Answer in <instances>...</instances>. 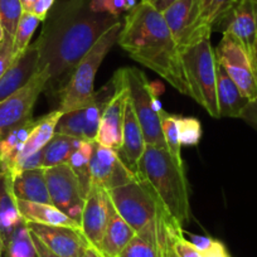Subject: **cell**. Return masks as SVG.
Masks as SVG:
<instances>
[{"instance_id": "1", "label": "cell", "mask_w": 257, "mask_h": 257, "mask_svg": "<svg viewBox=\"0 0 257 257\" xmlns=\"http://www.w3.org/2000/svg\"><path fill=\"white\" fill-rule=\"evenodd\" d=\"M90 3L91 0H61L48 13L36 41L38 71H48V86L57 92L93 44L120 22L117 17L92 12Z\"/></svg>"}, {"instance_id": "2", "label": "cell", "mask_w": 257, "mask_h": 257, "mask_svg": "<svg viewBox=\"0 0 257 257\" xmlns=\"http://www.w3.org/2000/svg\"><path fill=\"white\" fill-rule=\"evenodd\" d=\"M117 43L134 61L159 75L183 95L190 96L182 56L162 12L140 2L127 12Z\"/></svg>"}, {"instance_id": "3", "label": "cell", "mask_w": 257, "mask_h": 257, "mask_svg": "<svg viewBox=\"0 0 257 257\" xmlns=\"http://www.w3.org/2000/svg\"><path fill=\"white\" fill-rule=\"evenodd\" d=\"M108 196L117 213L137 234L155 242L160 248L174 234L183 232L182 224L168 213L154 189L139 175L127 184L108 190Z\"/></svg>"}, {"instance_id": "4", "label": "cell", "mask_w": 257, "mask_h": 257, "mask_svg": "<svg viewBox=\"0 0 257 257\" xmlns=\"http://www.w3.org/2000/svg\"><path fill=\"white\" fill-rule=\"evenodd\" d=\"M138 175L149 183L178 223L183 226L189 221V185L184 165L178 164L167 149L147 145L138 164Z\"/></svg>"}, {"instance_id": "5", "label": "cell", "mask_w": 257, "mask_h": 257, "mask_svg": "<svg viewBox=\"0 0 257 257\" xmlns=\"http://www.w3.org/2000/svg\"><path fill=\"white\" fill-rule=\"evenodd\" d=\"M121 28V22L111 27L78 62L70 80L57 92L59 96V105L57 110L63 113L77 110L92 100L96 92L93 87L96 72L105 59L106 54L117 43Z\"/></svg>"}, {"instance_id": "6", "label": "cell", "mask_w": 257, "mask_h": 257, "mask_svg": "<svg viewBox=\"0 0 257 257\" xmlns=\"http://www.w3.org/2000/svg\"><path fill=\"white\" fill-rule=\"evenodd\" d=\"M189 93L213 118L219 117L217 102V59L211 38L180 51Z\"/></svg>"}, {"instance_id": "7", "label": "cell", "mask_w": 257, "mask_h": 257, "mask_svg": "<svg viewBox=\"0 0 257 257\" xmlns=\"http://www.w3.org/2000/svg\"><path fill=\"white\" fill-rule=\"evenodd\" d=\"M120 71L127 87L128 100L143 128L145 144L167 149L159 116L162 106L158 102L155 91L147 75L135 67L120 68Z\"/></svg>"}, {"instance_id": "8", "label": "cell", "mask_w": 257, "mask_h": 257, "mask_svg": "<svg viewBox=\"0 0 257 257\" xmlns=\"http://www.w3.org/2000/svg\"><path fill=\"white\" fill-rule=\"evenodd\" d=\"M163 17L180 51L211 38L212 28L202 21L201 0H177Z\"/></svg>"}, {"instance_id": "9", "label": "cell", "mask_w": 257, "mask_h": 257, "mask_svg": "<svg viewBox=\"0 0 257 257\" xmlns=\"http://www.w3.org/2000/svg\"><path fill=\"white\" fill-rule=\"evenodd\" d=\"M115 86L112 80L103 86L100 91H96L95 96L87 105L77 110L64 112L56 126V133L70 135L80 140L96 142L101 116L106 105L112 96Z\"/></svg>"}, {"instance_id": "10", "label": "cell", "mask_w": 257, "mask_h": 257, "mask_svg": "<svg viewBox=\"0 0 257 257\" xmlns=\"http://www.w3.org/2000/svg\"><path fill=\"white\" fill-rule=\"evenodd\" d=\"M216 59L231 80L236 83L242 95L248 101L257 98V66L246 52L228 33H223L217 48Z\"/></svg>"}, {"instance_id": "11", "label": "cell", "mask_w": 257, "mask_h": 257, "mask_svg": "<svg viewBox=\"0 0 257 257\" xmlns=\"http://www.w3.org/2000/svg\"><path fill=\"white\" fill-rule=\"evenodd\" d=\"M44 177L53 206L81 226L85 197L72 168L68 164L44 168Z\"/></svg>"}, {"instance_id": "12", "label": "cell", "mask_w": 257, "mask_h": 257, "mask_svg": "<svg viewBox=\"0 0 257 257\" xmlns=\"http://www.w3.org/2000/svg\"><path fill=\"white\" fill-rule=\"evenodd\" d=\"M48 82V71H38L23 87L0 102V134L32 118L34 105L39 95L47 90Z\"/></svg>"}, {"instance_id": "13", "label": "cell", "mask_w": 257, "mask_h": 257, "mask_svg": "<svg viewBox=\"0 0 257 257\" xmlns=\"http://www.w3.org/2000/svg\"><path fill=\"white\" fill-rule=\"evenodd\" d=\"M111 80L115 86V90L101 116L96 143L102 147L120 152L122 145L123 117H125L126 103L128 101V91L123 82L120 70L113 73Z\"/></svg>"}, {"instance_id": "14", "label": "cell", "mask_w": 257, "mask_h": 257, "mask_svg": "<svg viewBox=\"0 0 257 257\" xmlns=\"http://www.w3.org/2000/svg\"><path fill=\"white\" fill-rule=\"evenodd\" d=\"M91 185H98L108 192L137 179L138 174L126 164L116 150L95 142L91 157Z\"/></svg>"}, {"instance_id": "15", "label": "cell", "mask_w": 257, "mask_h": 257, "mask_svg": "<svg viewBox=\"0 0 257 257\" xmlns=\"http://www.w3.org/2000/svg\"><path fill=\"white\" fill-rule=\"evenodd\" d=\"M257 0H241L222 23L223 33H228L243 48L257 66Z\"/></svg>"}, {"instance_id": "16", "label": "cell", "mask_w": 257, "mask_h": 257, "mask_svg": "<svg viewBox=\"0 0 257 257\" xmlns=\"http://www.w3.org/2000/svg\"><path fill=\"white\" fill-rule=\"evenodd\" d=\"M111 208L112 202L107 190L98 185H91L81 217V231L88 243L98 249L110 219Z\"/></svg>"}, {"instance_id": "17", "label": "cell", "mask_w": 257, "mask_h": 257, "mask_svg": "<svg viewBox=\"0 0 257 257\" xmlns=\"http://www.w3.org/2000/svg\"><path fill=\"white\" fill-rule=\"evenodd\" d=\"M27 226L52 252L61 257H83L90 246L80 228L32 222H27Z\"/></svg>"}, {"instance_id": "18", "label": "cell", "mask_w": 257, "mask_h": 257, "mask_svg": "<svg viewBox=\"0 0 257 257\" xmlns=\"http://www.w3.org/2000/svg\"><path fill=\"white\" fill-rule=\"evenodd\" d=\"M38 72V47L36 42L21 56L16 57L11 67L0 77V102L23 87Z\"/></svg>"}, {"instance_id": "19", "label": "cell", "mask_w": 257, "mask_h": 257, "mask_svg": "<svg viewBox=\"0 0 257 257\" xmlns=\"http://www.w3.org/2000/svg\"><path fill=\"white\" fill-rule=\"evenodd\" d=\"M24 222L17 207L12 173L6 163L0 159V234L6 242Z\"/></svg>"}, {"instance_id": "20", "label": "cell", "mask_w": 257, "mask_h": 257, "mask_svg": "<svg viewBox=\"0 0 257 257\" xmlns=\"http://www.w3.org/2000/svg\"><path fill=\"white\" fill-rule=\"evenodd\" d=\"M147 144L144 140L143 128L139 120L134 112L130 100L126 103L125 117H123L122 127V145H121L120 154L126 164L132 168L138 174V164L142 159Z\"/></svg>"}, {"instance_id": "21", "label": "cell", "mask_w": 257, "mask_h": 257, "mask_svg": "<svg viewBox=\"0 0 257 257\" xmlns=\"http://www.w3.org/2000/svg\"><path fill=\"white\" fill-rule=\"evenodd\" d=\"M13 193L17 199L36 203L53 204L48 192L44 168L28 169L13 178Z\"/></svg>"}, {"instance_id": "22", "label": "cell", "mask_w": 257, "mask_h": 257, "mask_svg": "<svg viewBox=\"0 0 257 257\" xmlns=\"http://www.w3.org/2000/svg\"><path fill=\"white\" fill-rule=\"evenodd\" d=\"M217 102H218L221 118H239L244 107L249 102L218 62H217Z\"/></svg>"}, {"instance_id": "23", "label": "cell", "mask_w": 257, "mask_h": 257, "mask_svg": "<svg viewBox=\"0 0 257 257\" xmlns=\"http://www.w3.org/2000/svg\"><path fill=\"white\" fill-rule=\"evenodd\" d=\"M137 232L117 213L112 204L107 227L103 233L100 251L105 257H118L135 237Z\"/></svg>"}, {"instance_id": "24", "label": "cell", "mask_w": 257, "mask_h": 257, "mask_svg": "<svg viewBox=\"0 0 257 257\" xmlns=\"http://www.w3.org/2000/svg\"><path fill=\"white\" fill-rule=\"evenodd\" d=\"M17 207L26 222L32 223L48 224V226H64L80 228L81 226L76 221L67 216L66 213L54 207L53 204L36 203V202H27L17 199Z\"/></svg>"}, {"instance_id": "25", "label": "cell", "mask_w": 257, "mask_h": 257, "mask_svg": "<svg viewBox=\"0 0 257 257\" xmlns=\"http://www.w3.org/2000/svg\"><path fill=\"white\" fill-rule=\"evenodd\" d=\"M37 118H29L19 125L14 126L9 132L0 137V159L3 160L9 168V170L13 169L16 164L17 158L19 157L21 152L23 150L29 135L33 132L36 126Z\"/></svg>"}, {"instance_id": "26", "label": "cell", "mask_w": 257, "mask_h": 257, "mask_svg": "<svg viewBox=\"0 0 257 257\" xmlns=\"http://www.w3.org/2000/svg\"><path fill=\"white\" fill-rule=\"evenodd\" d=\"M62 115H63V112H61L59 110H54L47 113V115L42 116V117L37 118L33 132L29 135L28 140H27L26 145H24L23 150L21 152L19 157L17 158L16 164L19 160L28 157V155L34 154V153L44 149V147L48 144L49 140L56 134V126ZM16 164H14V167H16ZM13 169H12V172H13Z\"/></svg>"}, {"instance_id": "27", "label": "cell", "mask_w": 257, "mask_h": 257, "mask_svg": "<svg viewBox=\"0 0 257 257\" xmlns=\"http://www.w3.org/2000/svg\"><path fill=\"white\" fill-rule=\"evenodd\" d=\"M81 142L77 138L56 133L43 149V168L68 164Z\"/></svg>"}, {"instance_id": "28", "label": "cell", "mask_w": 257, "mask_h": 257, "mask_svg": "<svg viewBox=\"0 0 257 257\" xmlns=\"http://www.w3.org/2000/svg\"><path fill=\"white\" fill-rule=\"evenodd\" d=\"M93 144L95 142H87V140H82L80 147L77 148L75 153L71 157L68 165L72 168L75 172L76 177L78 178L81 184V189H82L83 197H87L88 192L91 188V157H92L93 152Z\"/></svg>"}, {"instance_id": "29", "label": "cell", "mask_w": 257, "mask_h": 257, "mask_svg": "<svg viewBox=\"0 0 257 257\" xmlns=\"http://www.w3.org/2000/svg\"><path fill=\"white\" fill-rule=\"evenodd\" d=\"M4 257H39L27 222L22 223L7 241Z\"/></svg>"}, {"instance_id": "30", "label": "cell", "mask_w": 257, "mask_h": 257, "mask_svg": "<svg viewBox=\"0 0 257 257\" xmlns=\"http://www.w3.org/2000/svg\"><path fill=\"white\" fill-rule=\"evenodd\" d=\"M160 122H162L163 135L169 154L179 165H183L182 160V143L179 138V127H178V116L168 113L160 108Z\"/></svg>"}, {"instance_id": "31", "label": "cell", "mask_w": 257, "mask_h": 257, "mask_svg": "<svg viewBox=\"0 0 257 257\" xmlns=\"http://www.w3.org/2000/svg\"><path fill=\"white\" fill-rule=\"evenodd\" d=\"M233 8V0H201L202 21L217 31Z\"/></svg>"}, {"instance_id": "32", "label": "cell", "mask_w": 257, "mask_h": 257, "mask_svg": "<svg viewBox=\"0 0 257 257\" xmlns=\"http://www.w3.org/2000/svg\"><path fill=\"white\" fill-rule=\"evenodd\" d=\"M39 23H41V21L34 14L28 13V12H24L22 14L16 36H14V56L18 57L23 54L27 51V48L31 46V39L36 29L38 28Z\"/></svg>"}, {"instance_id": "33", "label": "cell", "mask_w": 257, "mask_h": 257, "mask_svg": "<svg viewBox=\"0 0 257 257\" xmlns=\"http://www.w3.org/2000/svg\"><path fill=\"white\" fill-rule=\"evenodd\" d=\"M23 13L21 0H0V26L4 33L14 38Z\"/></svg>"}, {"instance_id": "34", "label": "cell", "mask_w": 257, "mask_h": 257, "mask_svg": "<svg viewBox=\"0 0 257 257\" xmlns=\"http://www.w3.org/2000/svg\"><path fill=\"white\" fill-rule=\"evenodd\" d=\"M118 257H162V248L147 237L135 234Z\"/></svg>"}, {"instance_id": "35", "label": "cell", "mask_w": 257, "mask_h": 257, "mask_svg": "<svg viewBox=\"0 0 257 257\" xmlns=\"http://www.w3.org/2000/svg\"><path fill=\"white\" fill-rule=\"evenodd\" d=\"M138 4V0H91L90 8L95 13H106L117 17L127 13Z\"/></svg>"}, {"instance_id": "36", "label": "cell", "mask_w": 257, "mask_h": 257, "mask_svg": "<svg viewBox=\"0 0 257 257\" xmlns=\"http://www.w3.org/2000/svg\"><path fill=\"white\" fill-rule=\"evenodd\" d=\"M178 127L182 145H197L202 138V125L194 117L178 116Z\"/></svg>"}, {"instance_id": "37", "label": "cell", "mask_w": 257, "mask_h": 257, "mask_svg": "<svg viewBox=\"0 0 257 257\" xmlns=\"http://www.w3.org/2000/svg\"><path fill=\"white\" fill-rule=\"evenodd\" d=\"M172 244L178 257H204L189 239L184 237V231L172 237Z\"/></svg>"}, {"instance_id": "38", "label": "cell", "mask_w": 257, "mask_h": 257, "mask_svg": "<svg viewBox=\"0 0 257 257\" xmlns=\"http://www.w3.org/2000/svg\"><path fill=\"white\" fill-rule=\"evenodd\" d=\"M13 43V37L4 33L3 41L0 42V77L11 67V64L13 63L14 58H16V56H14Z\"/></svg>"}, {"instance_id": "39", "label": "cell", "mask_w": 257, "mask_h": 257, "mask_svg": "<svg viewBox=\"0 0 257 257\" xmlns=\"http://www.w3.org/2000/svg\"><path fill=\"white\" fill-rule=\"evenodd\" d=\"M54 4L56 0H37L32 9V14H34L41 22H44Z\"/></svg>"}, {"instance_id": "40", "label": "cell", "mask_w": 257, "mask_h": 257, "mask_svg": "<svg viewBox=\"0 0 257 257\" xmlns=\"http://www.w3.org/2000/svg\"><path fill=\"white\" fill-rule=\"evenodd\" d=\"M239 118L246 121L249 126H252L254 130H257V98L247 103Z\"/></svg>"}, {"instance_id": "41", "label": "cell", "mask_w": 257, "mask_h": 257, "mask_svg": "<svg viewBox=\"0 0 257 257\" xmlns=\"http://www.w3.org/2000/svg\"><path fill=\"white\" fill-rule=\"evenodd\" d=\"M32 239H33L34 247H36L37 253H38L39 257H61V256H58V254L54 253V252H52L51 249H49L48 247H47L46 244H44L43 242H42L41 239L36 236V234L32 233Z\"/></svg>"}, {"instance_id": "42", "label": "cell", "mask_w": 257, "mask_h": 257, "mask_svg": "<svg viewBox=\"0 0 257 257\" xmlns=\"http://www.w3.org/2000/svg\"><path fill=\"white\" fill-rule=\"evenodd\" d=\"M142 2L150 4V6L154 7L157 11L162 12L163 13L168 7L172 6V4L174 3V2H177V0H142Z\"/></svg>"}, {"instance_id": "43", "label": "cell", "mask_w": 257, "mask_h": 257, "mask_svg": "<svg viewBox=\"0 0 257 257\" xmlns=\"http://www.w3.org/2000/svg\"><path fill=\"white\" fill-rule=\"evenodd\" d=\"M162 257H178V254L175 253L174 248H173L172 239H169V241L162 247Z\"/></svg>"}, {"instance_id": "44", "label": "cell", "mask_w": 257, "mask_h": 257, "mask_svg": "<svg viewBox=\"0 0 257 257\" xmlns=\"http://www.w3.org/2000/svg\"><path fill=\"white\" fill-rule=\"evenodd\" d=\"M83 257H105L102 253H101V251L98 248H96V247L93 246H88V248L86 249L85 254H83Z\"/></svg>"}, {"instance_id": "45", "label": "cell", "mask_w": 257, "mask_h": 257, "mask_svg": "<svg viewBox=\"0 0 257 257\" xmlns=\"http://www.w3.org/2000/svg\"><path fill=\"white\" fill-rule=\"evenodd\" d=\"M36 2L37 0H21L22 7H23V11L28 12V13H32V9H33Z\"/></svg>"}, {"instance_id": "46", "label": "cell", "mask_w": 257, "mask_h": 257, "mask_svg": "<svg viewBox=\"0 0 257 257\" xmlns=\"http://www.w3.org/2000/svg\"><path fill=\"white\" fill-rule=\"evenodd\" d=\"M7 242L6 239L3 238V236L0 234V257H4V251H6Z\"/></svg>"}, {"instance_id": "47", "label": "cell", "mask_w": 257, "mask_h": 257, "mask_svg": "<svg viewBox=\"0 0 257 257\" xmlns=\"http://www.w3.org/2000/svg\"><path fill=\"white\" fill-rule=\"evenodd\" d=\"M3 38H4V31L3 28H2V26H0V42L3 41Z\"/></svg>"}, {"instance_id": "48", "label": "cell", "mask_w": 257, "mask_h": 257, "mask_svg": "<svg viewBox=\"0 0 257 257\" xmlns=\"http://www.w3.org/2000/svg\"><path fill=\"white\" fill-rule=\"evenodd\" d=\"M239 2H241V0H233V7L236 6L237 3H239ZM232 9H233V8H232Z\"/></svg>"}, {"instance_id": "49", "label": "cell", "mask_w": 257, "mask_h": 257, "mask_svg": "<svg viewBox=\"0 0 257 257\" xmlns=\"http://www.w3.org/2000/svg\"><path fill=\"white\" fill-rule=\"evenodd\" d=\"M256 18H257V4H256Z\"/></svg>"}, {"instance_id": "50", "label": "cell", "mask_w": 257, "mask_h": 257, "mask_svg": "<svg viewBox=\"0 0 257 257\" xmlns=\"http://www.w3.org/2000/svg\"><path fill=\"white\" fill-rule=\"evenodd\" d=\"M224 257H231V254H227V256H224Z\"/></svg>"}, {"instance_id": "51", "label": "cell", "mask_w": 257, "mask_h": 257, "mask_svg": "<svg viewBox=\"0 0 257 257\" xmlns=\"http://www.w3.org/2000/svg\"><path fill=\"white\" fill-rule=\"evenodd\" d=\"M0 137H2V134H0Z\"/></svg>"}]
</instances>
